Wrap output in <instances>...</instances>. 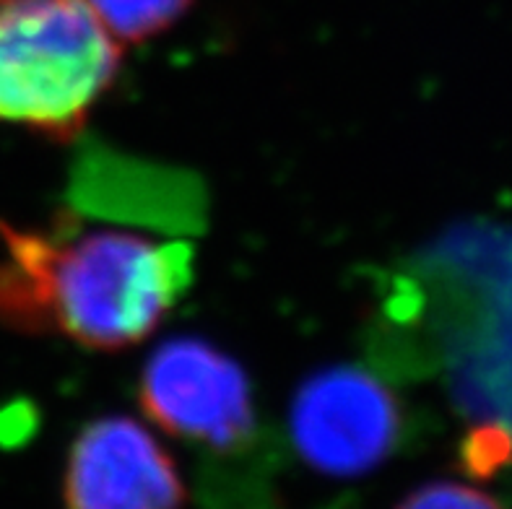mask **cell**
I'll return each instance as SVG.
<instances>
[{
  "label": "cell",
  "mask_w": 512,
  "mask_h": 509,
  "mask_svg": "<svg viewBox=\"0 0 512 509\" xmlns=\"http://www.w3.org/2000/svg\"><path fill=\"white\" fill-rule=\"evenodd\" d=\"M0 323L117 351L151 336L193 281V250L133 232L0 224Z\"/></svg>",
  "instance_id": "cell-1"
},
{
  "label": "cell",
  "mask_w": 512,
  "mask_h": 509,
  "mask_svg": "<svg viewBox=\"0 0 512 509\" xmlns=\"http://www.w3.org/2000/svg\"><path fill=\"white\" fill-rule=\"evenodd\" d=\"M120 58V42L84 0H0V120L71 138Z\"/></svg>",
  "instance_id": "cell-2"
},
{
  "label": "cell",
  "mask_w": 512,
  "mask_h": 509,
  "mask_svg": "<svg viewBox=\"0 0 512 509\" xmlns=\"http://www.w3.org/2000/svg\"><path fill=\"white\" fill-rule=\"evenodd\" d=\"M289 437L299 458L328 478H362L398 450L403 408L383 380L359 367L310 374L289 408Z\"/></svg>",
  "instance_id": "cell-3"
},
{
  "label": "cell",
  "mask_w": 512,
  "mask_h": 509,
  "mask_svg": "<svg viewBox=\"0 0 512 509\" xmlns=\"http://www.w3.org/2000/svg\"><path fill=\"white\" fill-rule=\"evenodd\" d=\"M141 406L164 432L214 452H234L255 434L245 369L201 338H169L141 372Z\"/></svg>",
  "instance_id": "cell-4"
},
{
  "label": "cell",
  "mask_w": 512,
  "mask_h": 509,
  "mask_svg": "<svg viewBox=\"0 0 512 509\" xmlns=\"http://www.w3.org/2000/svg\"><path fill=\"white\" fill-rule=\"evenodd\" d=\"M65 509H180L182 478L154 434L128 416H104L78 432L63 481Z\"/></svg>",
  "instance_id": "cell-5"
},
{
  "label": "cell",
  "mask_w": 512,
  "mask_h": 509,
  "mask_svg": "<svg viewBox=\"0 0 512 509\" xmlns=\"http://www.w3.org/2000/svg\"><path fill=\"white\" fill-rule=\"evenodd\" d=\"M117 42H141L175 24L190 0H84Z\"/></svg>",
  "instance_id": "cell-6"
},
{
  "label": "cell",
  "mask_w": 512,
  "mask_h": 509,
  "mask_svg": "<svg viewBox=\"0 0 512 509\" xmlns=\"http://www.w3.org/2000/svg\"><path fill=\"white\" fill-rule=\"evenodd\" d=\"M398 509H502L500 502L474 486L455 481H432L419 486L398 504Z\"/></svg>",
  "instance_id": "cell-7"
}]
</instances>
